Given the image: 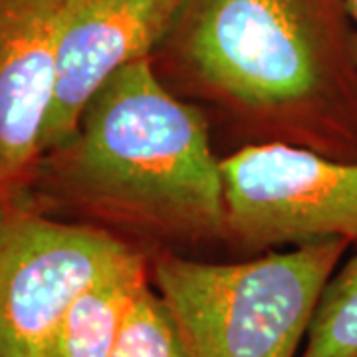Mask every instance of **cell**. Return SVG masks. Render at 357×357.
<instances>
[{"mask_svg":"<svg viewBox=\"0 0 357 357\" xmlns=\"http://www.w3.org/2000/svg\"><path fill=\"white\" fill-rule=\"evenodd\" d=\"M183 0H77L66 22L40 155L76 131L79 115L123 66L153 56Z\"/></svg>","mask_w":357,"mask_h":357,"instance_id":"7","label":"cell"},{"mask_svg":"<svg viewBox=\"0 0 357 357\" xmlns=\"http://www.w3.org/2000/svg\"><path fill=\"white\" fill-rule=\"evenodd\" d=\"M155 74L227 153L280 143L357 161V40L345 0H183Z\"/></svg>","mask_w":357,"mask_h":357,"instance_id":"1","label":"cell"},{"mask_svg":"<svg viewBox=\"0 0 357 357\" xmlns=\"http://www.w3.org/2000/svg\"><path fill=\"white\" fill-rule=\"evenodd\" d=\"M151 282L149 255L133 250L77 294L46 357H112L139 290Z\"/></svg>","mask_w":357,"mask_h":357,"instance_id":"8","label":"cell"},{"mask_svg":"<svg viewBox=\"0 0 357 357\" xmlns=\"http://www.w3.org/2000/svg\"><path fill=\"white\" fill-rule=\"evenodd\" d=\"M300 357H357V252L326 284Z\"/></svg>","mask_w":357,"mask_h":357,"instance_id":"9","label":"cell"},{"mask_svg":"<svg viewBox=\"0 0 357 357\" xmlns=\"http://www.w3.org/2000/svg\"><path fill=\"white\" fill-rule=\"evenodd\" d=\"M112 357H189L153 284H145L129 307Z\"/></svg>","mask_w":357,"mask_h":357,"instance_id":"10","label":"cell"},{"mask_svg":"<svg viewBox=\"0 0 357 357\" xmlns=\"http://www.w3.org/2000/svg\"><path fill=\"white\" fill-rule=\"evenodd\" d=\"M77 0H0V191L16 204L40 157L58 50Z\"/></svg>","mask_w":357,"mask_h":357,"instance_id":"6","label":"cell"},{"mask_svg":"<svg viewBox=\"0 0 357 357\" xmlns=\"http://www.w3.org/2000/svg\"><path fill=\"white\" fill-rule=\"evenodd\" d=\"M351 246L332 238L236 262L149 255L189 357H300L319 296Z\"/></svg>","mask_w":357,"mask_h":357,"instance_id":"3","label":"cell"},{"mask_svg":"<svg viewBox=\"0 0 357 357\" xmlns=\"http://www.w3.org/2000/svg\"><path fill=\"white\" fill-rule=\"evenodd\" d=\"M133 250L103 230L14 204L0 222V357L48 356L77 294Z\"/></svg>","mask_w":357,"mask_h":357,"instance_id":"5","label":"cell"},{"mask_svg":"<svg viewBox=\"0 0 357 357\" xmlns=\"http://www.w3.org/2000/svg\"><path fill=\"white\" fill-rule=\"evenodd\" d=\"M345 8H347L349 18H351V24H354V30H356L357 40V0H345Z\"/></svg>","mask_w":357,"mask_h":357,"instance_id":"11","label":"cell"},{"mask_svg":"<svg viewBox=\"0 0 357 357\" xmlns=\"http://www.w3.org/2000/svg\"><path fill=\"white\" fill-rule=\"evenodd\" d=\"M13 206H14V204L10 203V201H8V199L4 197V195H2V191H0V222L4 220V217L8 215V211H10Z\"/></svg>","mask_w":357,"mask_h":357,"instance_id":"12","label":"cell"},{"mask_svg":"<svg viewBox=\"0 0 357 357\" xmlns=\"http://www.w3.org/2000/svg\"><path fill=\"white\" fill-rule=\"evenodd\" d=\"M220 159L203 109L143 58L93 93L70 139L40 155L16 204L147 255L227 246Z\"/></svg>","mask_w":357,"mask_h":357,"instance_id":"2","label":"cell"},{"mask_svg":"<svg viewBox=\"0 0 357 357\" xmlns=\"http://www.w3.org/2000/svg\"><path fill=\"white\" fill-rule=\"evenodd\" d=\"M227 246L241 255L342 238L357 252V161L248 145L220 159Z\"/></svg>","mask_w":357,"mask_h":357,"instance_id":"4","label":"cell"}]
</instances>
